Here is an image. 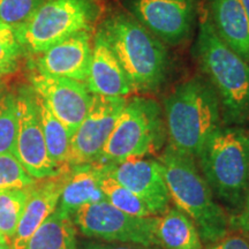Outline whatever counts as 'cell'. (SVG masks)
Here are the masks:
<instances>
[{
  "label": "cell",
  "instance_id": "cell-29",
  "mask_svg": "<svg viewBox=\"0 0 249 249\" xmlns=\"http://www.w3.org/2000/svg\"><path fill=\"white\" fill-rule=\"evenodd\" d=\"M233 223H234L236 229L249 234V187L247 194L245 196L244 203L240 208V213L234 218Z\"/></svg>",
  "mask_w": 249,
  "mask_h": 249
},
{
  "label": "cell",
  "instance_id": "cell-4",
  "mask_svg": "<svg viewBox=\"0 0 249 249\" xmlns=\"http://www.w3.org/2000/svg\"><path fill=\"white\" fill-rule=\"evenodd\" d=\"M171 200L194 222L202 240L213 244L227 234L229 219L214 201L213 189L195 163V158L171 145L158 157Z\"/></svg>",
  "mask_w": 249,
  "mask_h": 249
},
{
  "label": "cell",
  "instance_id": "cell-2",
  "mask_svg": "<svg viewBox=\"0 0 249 249\" xmlns=\"http://www.w3.org/2000/svg\"><path fill=\"white\" fill-rule=\"evenodd\" d=\"M164 119L169 145L198 157L214 130L222 126V110L216 90L207 79L183 81L164 101Z\"/></svg>",
  "mask_w": 249,
  "mask_h": 249
},
{
  "label": "cell",
  "instance_id": "cell-17",
  "mask_svg": "<svg viewBox=\"0 0 249 249\" xmlns=\"http://www.w3.org/2000/svg\"><path fill=\"white\" fill-rule=\"evenodd\" d=\"M208 5L217 35L249 64V18L241 0H208Z\"/></svg>",
  "mask_w": 249,
  "mask_h": 249
},
{
  "label": "cell",
  "instance_id": "cell-16",
  "mask_svg": "<svg viewBox=\"0 0 249 249\" xmlns=\"http://www.w3.org/2000/svg\"><path fill=\"white\" fill-rule=\"evenodd\" d=\"M86 85L92 95L107 97H124L132 92L117 55L99 30L93 38Z\"/></svg>",
  "mask_w": 249,
  "mask_h": 249
},
{
  "label": "cell",
  "instance_id": "cell-1",
  "mask_svg": "<svg viewBox=\"0 0 249 249\" xmlns=\"http://www.w3.org/2000/svg\"><path fill=\"white\" fill-rule=\"evenodd\" d=\"M98 30L117 55L132 91L155 92L163 87L169 75L170 55L160 38L128 12L108 15Z\"/></svg>",
  "mask_w": 249,
  "mask_h": 249
},
{
  "label": "cell",
  "instance_id": "cell-5",
  "mask_svg": "<svg viewBox=\"0 0 249 249\" xmlns=\"http://www.w3.org/2000/svg\"><path fill=\"white\" fill-rule=\"evenodd\" d=\"M198 160L213 193L229 207L240 209L249 187V132L220 126L205 142Z\"/></svg>",
  "mask_w": 249,
  "mask_h": 249
},
{
  "label": "cell",
  "instance_id": "cell-9",
  "mask_svg": "<svg viewBox=\"0 0 249 249\" xmlns=\"http://www.w3.org/2000/svg\"><path fill=\"white\" fill-rule=\"evenodd\" d=\"M17 98V136L14 157L35 180L58 176L61 171L50 158L37 110L35 92L23 87L15 93Z\"/></svg>",
  "mask_w": 249,
  "mask_h": 249
},
{
  "label": "cell",
  "instance_id": "cell-22",
  "mask_svg": "<svg viewBox=\"0 0 249 249\" xmlns=\"http://www.w3.org/2000/svg\"><path fill=\"white\" fill-rule=\"evenodd\" d=\"M104 172V171H103ZM101 189L104 194L105 201L119 209L136 217H152L154 213L149 209L147 204L139 196H136L128 188L120 185L119 182L104 174L101 181Z\"/></svg>",
  "mask_w": 249,
  "mask_h": 249
},
{
  "label": "cell",
  "instance_id": "cell-34",
  "mask_svg": "<svg viewBox=\"0 0 249 249\" xmlns=\"http://www.w3.org/2000/svg\"><path fill=\"white\" fill-rule=\"evenodd\" d=\"M6 28H8V26H6V24H4V23H1V22H0V30H2V29H6Z\"/></svg>",
  "mask_w": 249,
  "mask_h": 249
},
{
  "label": "cell",
  "instance_id": "cell-31",
  "mask_svg": "<svg viewBox=\"0 0 249 249\" xmlns=\"http://www.w3.org/2000/svg\"><path fill=\"white\" fill-rule=\"evenodd\" d=\"M0 244H11V239L0 232Z\"/></svg>",
  "mask_w": 249,
  "mask_h": 249
},
{
  "label": "cell",
  "instance_id": "cell-30",
  "mask_svg": "<svg viewBox=\"0 0 249 249\" xmlns=\"http://www.w3.org/2000/svg\"><path fill=\"white\" fill-rule=\"evenodd\" d=\"M76 249H160L154 247H144V246L139 245H110V244H102V242H85L81 245L80 248Z\"/></svg>",
  "mask_w": 249,
  "mask_h": 249
},
{
  "label": "cell",
  "instance_id": "cell-18",
  "mask_svg": "<svg viewBox=\"0 0 249 249\" xmlns=\"http://www.w3.org/2000/svg\"><path fill=\"white\" fill-rule=\"evenodd\" d=\"M104 172L99 163L67 167L66 180L55 211L71 217L83 205L105 201L101 189Z\"/></svg>",
  "mask_w": 249,
  "mask_h": 249
},
{
  "label": "cell",
  "instance_id": "cell-28",
  "mask_svg": "<svg viewBox=\"0 0 249 249\" xmlns=\"http://www.w3.org/2000/svg\"><path fill=\"white\" fill-rule=\"evenodd\" d=\"M207 249H249V240L242 234H226Z\"/></svg>",
  "mask_w": 249,
  "mask_h": 249
},
{
  "label": "cell",
  "instance_id": "cell-24",
  "mask_svg": "<svg viewBox=\"0 0 249 249\" xmlns=\"http://www.w3.org/2000/svg\"><path fill=\"white\" fill-rule=\"evenodd\" d=\"M17 124L15 93L0 92V155H13Z\"/></svg>",
  "mask_w": 249,
  "mask_h": 249
},
{
  "label": "cell",
  "instance_id": "cell-25",
  "mask_svg": "<svg viewBox=\"0 0 249 249\" xmlns=\"http://www.w3.org/2000/svg\"><path fill=\"white\" fill-rule=\"evenodd\" d=\"M37 180L28 174L12 154L0 155V193L8 189L33 186Z\"/></svg>",
  "mask_w": 249,
  "mask_h": 249
},
{
  "label": "cell",
  "instance_id": "cell-21",
  "mask_svg": "<svg viewBox=\"0 0 249 249\" xmlns=\"http://www.w3.org/2000/svg\"><path fill=\"white\" fill-rule=\"evenodd\" d=\"M35 97L40 126H42L50 158L59 170L66 169L68 155H70L71 135L61 121L52 113L46 103L36 93Z\"/></svg>",
  "mask_w": 249,
  "mask_h": 249
},
{
  "label": "cell",
  "instance_id": "cell-14",
  "mask_svg": "<svg viewBox=\"0 0 249 249\" xmlns=\"http://www.w3.org/2000/svg\"><path fill=\"white\" fill-rule=\"evenodd\" d=\"M91 51V31L83 30L33 55L30 64L34 71L38 73L67 77L86 83Z\"/></svg>",
  "mask_w": 249,
  "mask_h": 249
},
{
  "label": "cell",
  "instance_id": "cell-27",
  "mask_svg": "<svg viewBox=\"0 0 249 249\" xmlns=\"http://www.w3.org/2000/svg\"><path fill=\"white\" fill-rule=\"evenodd\" d=\"M23 49L15 37L13 28L0 30V77L14 73Z\"/></svg>",
  "mask_w": 249,
  "mask_h": 249
},
{
  "label": "cell",
  "instance_id": "cell-32",
  "mask_svg": "<svg viewBox=\"0 0 249 249\" xmlns=\"http://www.w3.org/2000/svg\"><path fill=\"white\" fill-rule=\"evenodd\" d=\"M242 5H244V7L246 9V12H247L248 14V18H249V0H241Z\"/></svg>",
  "mask_w": 249,
  "mask_h": 249
},
{
  "label": "cell",
  "instance_id": "cell-23",
  "mask_svg": "<svg viewBox=\"0 0 249 249\" xmlns=\"http://www.w3.org/2000/svg\"><path fill=\"white\" fill-rule=\"evenodd\" d=\"M31 187L8 189L0 193V232L12 239L22 217Z\"/></svg>",
  "mask_w": 249,
  "mask_h": 249
},
{
  "label": "cell",
  "instance_id": "cell-10",
  "mask_svg": "<svg viewBox=\"0 0 249 249\" xmlns=\"http://www.w3.org/2000/svg\"><path fill=\"white\" fill-rule=\"evenodd\" d=\"M128 13L164 44L188 38L197 18L198 0H124Z\"/></svg>",
  "mask_w": 249,
  "mask_h": 249
},
{
  "label": "cell",
  "instance_id": "cell-13",
  "mask_svg": "<svg viewBox=\"0 0 249 249\" xmlns=\"http://www.w3.org/2000/svg\"><path fill=\"white\" fill-rule=\"evenodd\" d=\"M102 166L104 174L139 196L155 216L169 209L170 193L157 160L132 157L116 163L102 164Z\"/></svg>",
  "mask_w": 249,
  "mask_h": 249
},
{
  "label": "cell",
  "instance_id": "cell-19",
  "mask_svg": "<svg viewBox=\"0 0 249 249\" xmlns=\"http://www.w3.org/2000/svg\"><path fill=\"white\" fill-rule=\"evenodd\" d=\"M152 232L160 249H203L194 222L177 207L154 216Z\"/></svg>",
  "mask_w": 249,
  "mask_h": 249
},
{
  "label": "cell",
  "instance_id": "cell-26",
  "mask_svg": "<svg viewBox=\"0 0 249 249\" xmlns=\"http://www.w3.org/2000/svg\"><path fill=\"white\" fill-rule=\"evenodd\" d=\"M45 0H0V22L15 28L27 21Z\"/></svg>",
  "mask_w": 249,
  "mask_h": 249
},
{
  "label": "cell",
  "instance_id": "cell-11",
  "mask_svg": "<svg viewBox=\"0 0 249 249\" xmlns=\"http://www.w3.org/2000/svg\"><path fill=\"white\" fill-rule=\"evenodd\" d=\"M126 102L124 97L92 95L88 113L71 136L67 167L98 160Z\"/></svg>",
  "mask_w": 249,
  "mask_h": 249
},
{
  "label": "cell",
  "instance_id": "cell-3",
  "mask_svg": "<svg viewBox=\"0 0 249 249\" xmlns=\"http://www.w3.org/2000/svg\"><path fill=\"white\" fill-rule=\"evenodd\" d=\"M195 57L205 79L216 90L224 124L249 121V64L219 38L208 14L198 24Z\"/></svg>",
  "mask_w": 249,
  "mask_h": 249
},
{
  "label": "cell",
  "instance_id": "cell-20",
  "mask_svg": "<svg viewBox=\"0 0 249 249\" xmlns=\"http://www.w3.org/2000/svg\"><path fill=\"white\" fill-rule=\"evenodd\" d=\"M76 227L71 217L54 211L34 233L23 249H76Z\"/></svg>",
  "mask_w": 249,
  "mask_h": 249
},
{
  "label": "cell",
  "instance_id": "cell-6",
  "mask_svg": "<svg viewBox=\"0 0 249 249\" xmlns=\"http://www.w3.org/2000/svg\"><path fill=\"white\" fill-rule=\"evenodd\" d=\"M166 136L160 105L155 99L136 96L126 102L96 163H116L156 155L163 148Z\"/></svg>",
  "mask_w": 249,
  "mask_h": 249
},
{
  "label": "cell",
  "instance_id": "cell-8",
  "mask_svg": "<svg viewBox=\"0 0 249 249\" xmlns=\"http://www.w3.org/2000/svg\"><path fill=\"white\" fill-rule=\"evenodd\" d=\"M71 220L88 238L157 248L152 232L154 216H132L114 208L107 201L83 205L71 216Z\"/></svg>",
  "mask_w": 249,
  "mask_h": 249
},
{
  "label": "cell",
  "instance_id": "cell-12",
  "mask_svg": "<svg viewBox=\"0 0 249 249\" xmlns=\"http://www.w3.org/2000/svg\"><path fill=\"white\" fill-rule=\"evenodd\" d=\"M30 88L46 103L50 110L71 136L88 113L92 93L81 81L33 71Z\"/></svg>",
  "mask_w": 249,
  "mask_h": 249
},
{
  "label": "cell",
  "instance_id": "cell-15",
  "mask_svg": "<svg viewBox=\"0 0 249 249\" xmlns=\"http://www.w3.org/2000/svg\"><path fill=\"white\" fill-rule=\"evenodd\" d=\"M67 167L58 176L38 180L31 187L22 217L11 239L13 249H23L37 230L57 209L62 187L66 180Z\"/></svg>",
  "mask_w": 249,
  "mask_h": 249
},
{
  "label": "cell",
  "instance_id": "cell-33",
  "mask_svg": "<svg viewBox=\"0 0 249 249\" xmlns=\"http://www.w3.org/2000/svg\"><path fill=\"white\" fill-rule=\"evenodd\" d=\"M0 249H13L11 244H0Z\"/></svg>",
  "mask_w": 249,
  "mask_h": 249
},
{
  "label": "cell",
  "instance_id": "cell-7",
  "mask_svg": "<svg viewBox=\"0 0 249 249\" xmlns=\"http://www.w3.org/2000/svg\"><path fill=\"white\" fill-rule=\"evenodd\" d=\"M101 13L98 0H45L13 30L23 51L35 55L73 34L92 31Z\"/></svg>",
  "mask_w": 249,
  "mask_h": 249
}]
</instances>
